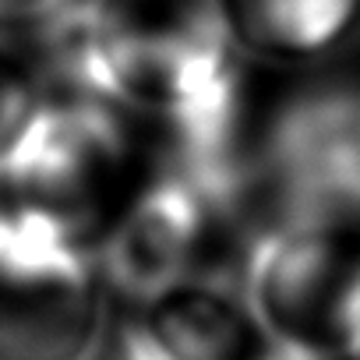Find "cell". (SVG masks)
I'll return each instance as SVG.
<instances>
[{"mask_svg":"<svg viewBox=\"0 0 360 360\" xmlns=\"http://www.w3.org/2000/svg\"><path fill=\"white\" fill-rule=\"evenodd\" d=\"M162 162L152 138L110 99L46 85L0 152V205L96 248Z\"/></svg>","mask_w":360,"mask_h":360,"instance_id":"1","label":"cell"},{"mask_svg":"<svg viewBox=\"0 0 360 360\" xmlns=\"http://www.w3.org/2000/svg\"><path fill=\"white\" fill-rule=\"evenodd\" d=\"M251 226L212 176L162 159L92 248L103 293L124 311L191 283H219L248 258Z\"/></svg>","mask_w":360,"mask_h":360,"instance_id":"2","label":"cell"},{"mask_svg":"<svg viewBox=\"0 0 360 360\" xmlns=\"http://www.w3.org/2000/svg\"><path fill=\"white\" fill-rule=\"evenodd\" d=\"M251 307L279 346L342 360L360 321V230L269 226L244 258Z\"/></svg>","mask_w":360,"mask_h":360,"instance_id":"3","label":"cell"},{"mask_svg":"<svg viewBox=\"0 0 360 360\" xmlns=\"http://www.w3.org/2000/svg\"><path fill=\"white\" fill-rule=\"evenodd\" d=\"M99 307L92 251L0 205V360H85Z\"/></svg>","mask_w":360,"mask_h":360,"instance_id":"4","label":"cell"},{"mask_svg":"<svg viewBox=\"0 0 360 360\" xmlns=\"http://www.w3.org/2000/svg\"><path fill=\"white\" fill-rule=\"evenodd\" d=\"M276 346L251 300L191 283L124 311L106 360H269Z\"/></svg>","mask_w":360,"mask_h":360,"instance_id":"5","label":"cell"},{"mask_svg":"<svg viewBox=\"0 0 360 360\" xmlns=\"http://www.w3.org/2000/svg\"><path fill=\"white\" fill-rule=\"evenodd\" d=\"M233 46L262 68H325L360 46V0H212Z\"/></svg>","mask_w":360,"mask_h":360,"instance_id":"6","label":"cell"},{"mask_svg":"<svg viewBox=\"0 0 360 360\" xmlns=\"http://www.w3.org/2000/svg\"><path fill=\"white\" fill-rule=\"evenodd\" d=\"M46 85L50 82L32 57L0 46V152L25 124V117L32 113Z\"/></svg>","mask_w":360,"mask_h":360,"instance_id":"7","label":"cell"},{"mask_svg":"<svg viewBox=\"0 0 360 360\" xmlns=\"http://www.w3.org/2000/svg\"><path fill=\"white\" fill-rule=\"evenodd\" d=\"M64 0H0V25H36Z\"/></svg>","mask_w":360,"mask_h":360,"instance_id":"8","label":"cell"},{"mask_svg":"<svg viewBox=\"0 0 360 360\" xmlns=\"http://www.w3.org/2000/svg\"><path fill=\"white\" fill-rule=\"evenodd\" d=\"M103 4L127 11V15H162V11H180V8L202 4V0H103Z\"/></svg>","mask_w":360,"mask_h":360,"instance_id":"9","label":"cell"},{"mask_svg":"<svg viewBox=\"0 0 360 360\" xmlns=\"http://www.w3.org/2000/svg\"><path fill=\"white\" fill-rule=\"evenodd\" d=\"M269 360H328V356H318V353H304V349H290V346H276V353Z\"/></svg>","mask_w":360,"mask_h":360,"instance_id":"10","label":"cell"}]
</instances>
